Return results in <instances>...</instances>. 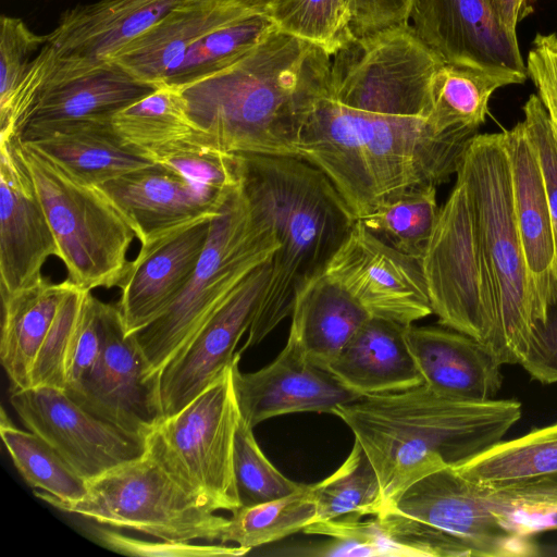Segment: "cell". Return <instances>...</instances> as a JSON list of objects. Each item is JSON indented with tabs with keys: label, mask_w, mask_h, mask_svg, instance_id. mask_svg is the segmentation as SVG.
<instances>
[{
	"label": "cell",
	"mask_w": 557,
	"mask_h": 557,
	"mask_svg": "<svg viewBox=\"0 0 557 557\" xmlns=\"http://www.w3.org/2000/svg\"><path fill=\"white\" fill-rule=\"evenodd\" d=\"M275 27L264 11H248L197 40L171 64L163 84L183 86L231 66Z\"/></svg>",
	"instance_id": "33"
},
{
	"label": "cell",
	"mask_w": 557,
	"mask_h": 557,
	"mask_svg": "<svg viewBox=\"0 0 557 557\" xmlns=\"http://www.w3.org/2000/svg\"><path fill=\"white\" fill-rule=\"evenodd\" d=\"M239 358L236 351L232 362L234 392L240 417L252 429L287 413H333L338 405L359 397L326 369L311 362L289 338L276 358L258 371L240 372Z\"/></svg>",
	"instance_id": "17"
},
{
	"label": "cell",
	"mask_w": 557,
	"mask_h": 557,
	"mask_svg": "<svg viewBox=\"0 0 557 557\" xmlns=\"http://www.w3.org/2000/svg\"><path fill=\"white\" fill-rule=\"evenodd\" d=\"M499 24L517 36L518 23L532 12V0H486Z\"/></svg>",
	"instance_id": "49"
},
{
	"label": "cell",
	"mask_w": 557,
	"mask_h": 557,
	"mask_svg": "<svg viewBox=\"0 0 557 557\" xmlns=\"http://www.w3.org/2000/svg\"><path fill=\"white\" fill-rule=\"evenodd\" d=\"M236 154L242 191L269 219L280 244L242 354L292 313L296 295L324 269L356 219L329 177L305 160Z\"/></svg>",
	"instance_id": "4"
},
{
	"label": "cell",
	"mask_w": 557,
	"mask_h": 557,
	"mask_svg": "<svg viewBox=\"0 0 557 557\" xmlns=\"http://www.w3.org/2000/svg\"><path fill=\"white\" fill-rule=\"evenodd\" d=\"M522 111V122L535 149L550 209L556 246L555 281L557 288V140L547 111L536 94L530 95Z\"/></svg>",
	"instance_id": "44"
},
{
	"label": "cell",
	"mask_w": 557,
	"mask_h": 557,
	"mask_svg": "<svg viewBox=\"0 0 557 557\" xmlns=\"http://www.w3.org/2000/svg\"><path fill=\"white\" fill-rule=\"evenodd\" d=\"M232 513L219 542L251 549L302 531L313 522L315 508L310 486L304 484L295 493Z\"/></svg>",
	"instance_id": "37"
},
{
	"label": "cell",
	"mask_w": 557,
	"mask_h": 557,
	"mask_svg": "<svg viewBox=\"0 0 557 557\" xmlns=\"http://www.w3.org/2000/svg\"><path fill=\"white\" fill-rule=\"evenodd\" d=\"M48 35L35 34L20 17L0 20V104L4 103L23 79L33 54L40 50Z\"/></svg>",
	"instance_id": "42"
},
{
	"label": "cell",
	"mask_w": 557,
	"mask_h": 557,
	"mask_svg": "<svg viewBox=\"0 0 557 557\" xmlns=\"http://www.w3.org/2000/svg\"><path fill=\"white\" fill-rule=\"evenodd\" d=\"M408 24L443 63L527 72L517 36L499 24L486 0H414Z\"/></svg>",
	"instance_id": "20"
},
{
	"label": "cell",
	"mask_w": 557,
	"mask_h": 557,
	"mask_svg": "<svg viewBox=\"0 0 557 557\" xmlns=\"http://www.w3.org/2000/svg\"><path fill=\"white\" fill-rule=\"evenodd\" d=\"M405 325L370 318L352 335L326 370L359 397L423 384L405 341Z\"/></svg>",
	"instance_id": "26"
},
{
	"label": "cell",
	"mask_w": 557,
	"mask_h": 557,
	"mask_svg": "<svg viewBox=\"0 0 557 557\" xmlns=\"http://www.w3.org/2000/svg\"><path fill=\"white\" fill-rule=\"evenodd\" d=\"M87 290L73 285L64 296L36 357L32 386L66 388L67 360Z\"/></svg>",
	"instance_id": "41"
},
{
	"label": "cell",
	"mask_w": 557,
	"mask_h": 557,
	"mask_svg": "<svg viewBox=\"0 0 557 557\" xmlns=\"http://www.w3.org/2000/svg\"><path fill=\"white\" fill-rule=\"evenodd\" d=\"M183 0H98L64 11L47 44L62 60L99 63Z\"/></svg>",
	"instance_id": "24"
},
{
	"label": "cell",
	"mask_w": 557,
	"mask_h": 557,
	"mask_svg": "<svg viewBox=\"0 0 557 557\" xmlns=\"http://www.w3.org/2000/svg\"><path fill=\"white\" fill-rule=\"evenodd\" d=\"M58 244L32 176L16 147V136L0 139V290L1 298L30 285Z\"/></svg>",
	"instance_id": "16"
},
{
	"label": "cell",
	"mask_w": 557,
	"mask_h": 557,
	"mask_svg": "<svg viewBox=\"0 0 557 557\" xmlns=\"http://www.w3.org/2000/svg\"><path fill=\"white\" fill-rule=\"evenodd\" d=\"M271 261L249 273L161 371L164 418L184 408L231 366L236 346L249 331L263 298L271 276Z\"/></svg>",
	"instance_id": "15"
},
{
	"label": "cell",
	"mask_w": 557,
	"mask_h": 557,
	"mask_svg": "<svg viewBox=\"0 0 557 557\" xmlns=\"http://www.w3.org/2000/svg\"><path fill=\"white\" fill-rule=\"evenodd\" d=\"M0 435L11 459L38 498L77 502L88 493V481L44 438L13 425L2 411Z\"/></svg>",
	"instance_id": "34"
},
{
	"label": "cell",
	"mask_w": 557,
	"mask_h": 557,
	"mask_svg": "<svg viewBox=\"0 0 557 557\" xmlns=\"http://www.w3.org/2000/svg\"><path fill=\"white\" fill-rule=\"evenodd\" d=\"M356 37L409 21L414 0H346Z\"/></svg>",
	"instance_id": "47"
},
{
	"label": "cell",
	"mask_w": 557,
	"mask_h": 557,
	"mask_svg": "<svg viewBox=\"0 0 557 557\" xmlns=\"http://www.w3.org/2000/svg\"><path fill=\"white\" fill-rule=\"evenodd\" d=\"M250 10L220 0H183L108 61L159 87L171 64L197 40Z\"/></svg>",
	"instance_id": "25"
},
{
	"label": "cell",
	"mask_w": 557,
	"mask_h": 557,
	"mask_svg": "<svg viewBox=\"0 0 557 557\" xmlns=\"http://www.w3.org/2000/svg\"><path fill=\"white\" fill-rule=\"evenodd\" d=\"M110 123L126 146L153 162L187 144L208 147L205 134L188 112L181 88L175 85H160L116 112Z\"/></svg>",
	"instance_id": "31"
},
{
	"label": "cell",
	"mask_w": 557,
	"mask_h": 557,
	"mask_svg": "<svg viewBox=\"0 0 557 557\" xmlns=\"http://www.w3.org/2000/svg\"><path fill=\"white\" fill-rule=\"evenodd\" d=\"M57 54L46 44L33 59L10 98L0 104V139L20 136L55 66Z\"/></svg>",
	"instance_id": "43"
},
{
	"label": "cell",
	"mask_w": 557,
	"mask_h": 557,
	"mask_svg": "<svg viewBox=\"0 0 557 557\" xmlns=\"http://www.w3.org/2000/svg\"><path fill=\"white\" fill-rule=\"evenodd\" d=\"M323 271L371 318L407 326L432 313L420 262L380 239L359 220Z\"/></svg>",
	"instance_id": "13"
},
{
	"label": "cell",
	"mask_w": 557,
	"mask_h": 557,
	"mask_svg": "<svg viewBox=\"0 0 557 557\" xmlns=\"http://www.w3.org/2000/svg\"><path fill=\"white\" fill-rule=\"evenodd\" d=\"M263 11L278 29L331 57L356 37L346 0H270Z\"/></svg>",
	"instance_id": "39"
},
{
	"label": "cell",
	"mask_w": 557,
	"mask_h": 557,
	"mask_svg": "<svg viewBox=\"0 0 557 557\" xmlns=\"http://www.w3.org/2000/svg\"><path fill=\"white\" fill-rule=\"evenodd\" d=\"M454 469L486 487L557 473V422L500 441Z\"/></svg>",
	"instance_id": "32"
},
{
	"label": "cell",
	"mask_w": 557,
	"mask_h": 557,
	"mask_svg": "<svg viewBox=\"0 0 557 557\" xmlns=\"http://www.w3.org/2000/svg\"><path fill=\"white\" fill-rule=\"evenodd\" d=\"M10 403L24 426L48 442L87 481L147 451L146 437L91 414L65 389H14Z\"/></svg>",
	"instance_id": "12"
},
{
	"label": "cell",
	"mask_w": 557,
	"mask_h": 557,
	"mask_svg": "<svg viewBox=\"0 0 557 557\" xmlns=\"http://www.w3.org/2000/svg\"><path fill=\"white\" fill-rule=\"evenodd\" d=\"M476 134H440L424 117L350 109L326 86L300 128L297 151L329 177L359 220L411 187L448 182Z\"/></svg>",
	"instance_id": "1"
},
{
	"label": "cell",
	"mask_w": 557,
	"mask_h": 557,
	"mask_svg": "<svg viewBox=\"0 0 557 557\" xmlns=\"http://www.w3.org/2000/svg\"><path fill=\"white\" fill-rule=\"evenodd\" d=\"M391 510L455 537L478 557L539 555L533 537L506 529L490 508L482 486L453 467L434 471L411 484Z\"/></svg>",
	"instance_id": "14"
},
{
	"label": "cell",
	"mask_w": 557,
	"mask_h": 557,
	"mask_svg": "<svg viewBox=\"0 0 557 557\" xmlns=\"http://www.w3.org/2000/svg\"><path fill=\"white\" fill-rule=\"evenodd\" d=\"M504 139L537 330L545 324L550 308L557 302L553 221L535 149L523 122L504 131Z\"/></svg>",
	"instance_id": "21"
},
{
	"label": "cell",
	"mask_w": 557,
	"mask_h": 557,
	"mask_svg": "<svg viewBox=\"0 0 557 557\" xmlns=\"http://www.w3.org/2000/svg\"><path fill=\"white\" fill-rule=\"evenodd\" d=\"M527 78V72L504 65L442 63L432 81L429 123L440 134L476 132L485 122L492 95Z\"/></svg>",
	"instance_id": "30"
},
{
	"label": "cell",
	"mask_w": 557,
	"mask_h": 557,
	"mask_svg": "<svg viewBox=\"0 0 557 557\" xmlns=\"http://www.w3.org/2000/svg\"><path fill=\"white\" fill-rule=\"evenodd\" d=\"M405 341L422 375L435 393L468 401H486L502 387L500 367L479 341L448 327H405Z\"/></svg>",
	"instance_id": "23"
},
{
	"label": "cell",
	"mask_w": 557,
	"mask_h": 557,
	"mask_svg": "<svg viewBox=\"0 0 557 557\" xmlns=\"http://www.w3.org/2000/svg\"><path fill=\"white\" fill-rule=\"evenodd\" d=\"M95 535L106 547L132 556L145 557H208L242 556L250 549L238 545H198L169 541H145L126 536L107 528H96Z\"/></svg>",
	"instance_id": "45"
},
{
	"label": "cell",
	"mask_w": 557,
	"mask_h": 557,
	"mask_svg": "<svg viewBox=\"0 0 557 557\" xmlns=\"http://www.w3.org/2000/svg\"><path fill=\"white\" fill-rule=\"evenodd\" d=\"M240 419L231 363L184 408L153 428L146 436V453L186 491L205 497L216 510L233 512L240 507L233 465Z\"/></svg>",
	"instance_id": "10"
},
{
	"label": "cell",
	"mask_w": 557,
	"mask_h": 557,
	"mask_svg": "<svg viewBox=\"0 0 557 557\" xmlns=\"http://www.w3.org/2000/svg\"><path fill=\"white\" fill-rule=\"evenodd\" d=\"M224 2H230L234 4H238L248 9L261 10L263 11L270 0H220Z\"/></svg>",
	"instance_id": "50"
},
{
	"label": "cell",
	"mask_w": 557,
	"mask_h": 557,
	"mask_svg": "<svg viewBox=\"0 0 557 557\" xmlns=\"http://www.w3.org/2000/svg\"><path fill=\"white\" fill-rule=\"evenodd\" d=\"M252 430L240 419L234 441V476L240 507L289 495L304 485L289 480L271 463Z\"/></svg>",
	"instance_id": "40"
},
{
	"label": "cell",
	"mask_w": 557,
	"mask_h": 557,
	"mask_svg": "<svg viewBox=\"0 0 557 557\" xmlns=\"http://www.w3.org/2000/svg\"><path fill=\"white\" fill-rule=\"evenodd\" d=\"M278 247L271 222L248 203L239 186L213 219L205 250L182 293L160 318L133 334L149 371L161 373Z\"/></svg>",
	"instance_id": "5"
},
{
	"label": "cell",
	"mask_w": 557,
	"mask_h": 557,
	"mask_svg": "<svg viewBox=\"0 0 557 557\" xmlns=\"http://www.w3.org/2000/svg\"><path fill=\"white\" fill-rule=\"evenodd\" d=\"M18 137L72 176L96 186L154 163L126 146L110 122H67Z\"/></svg>",
	"instance_id": "27"
},
{
	"label": "cell",
	"mask_w": 557,
	"mask_h": 557,
	"mask_svg": "<svg viewBox=\"0 0 557 557\" xmlns=\"http://www.w3.org/2000/svg\"><path fill=\"white\" fill-rule=\"evenodd\" d=\"M156 88L111 61L85 63L57 57L55 66L21 134L67 122H110L116 112Z\"/></svg>",
	"instance_id": "22"
},
{
	"label": "cell",
	"mask_w": 557,
	"mask_h": 557,
	"mask_svg": "<svg viewBox=\"0 0 557 557\" xmlns=\"http://www.w3.org/2000/svg\"><path fill=\"white\" fill-rule=\"evenodd\" d=\"M98 187L112 200L141 244L188 223L215 218L228 197L152 163Z\"/></svg>",
	"instance_id": "19"
},
{
	"label": "cell",
	"mask_w": 557,
	"mask_h": 557,
	"mask_svg": "<svg viewBox=\"0 0 557 557\" xmlns=\"http://www.w3.org/2000/svg\"><path fill=\"white\" fill-rule=\"evenodd\" d=\"M456 177L465 183L471 198L500 301L505 341L519 364L535 333L536 321L516 223L504 132L474 135Z\"/></svg>",
	"instance_id": "8"
},
{
	"label": "cell",
	"mask_w": 557,
	"mask_h": 557,
	"mask_svg": "<svg viewBox=\"0 0 557 557\" xmlns=\"http://www.w3.org/2000/svg\"><path fill=\"white\" fill-rule=\"evenodd\" d=\"M101 300L86 292L67 360L66 389L76 386L92 369L102 349Z\"/></svg>",
	"instance_id": "46"
},
{
	"label": "cell",
	"mask_w": 557,
	"mask_h": 557,
	"mask_svg": "<svg viewBox=\"0 0 557 557\" xmlns=\"http://www.w3.org/2000/svg\"><path fill=\"white\" fill-rule=\"evenodd\" d=\"M213 219L188 223L141 244L119 286L116 306L127 334L160 318L182 293L205 250Z\"/></svg>",
	"instance_id": "18"
},
{
	"label": "cell",
	"mask_w": 557,
	"mask_h": 557,
	"mask_svg": "<svg viewBox=\"0 0 557 557\" xmlns=\"http://www.w3.org/2000/svg\"><path fill=\"white\" fill-rule=\"evenodd\" d=\"M333 414L348 425L374 467L384 513L418 480L503 441L522 408L515 399L450 398L421 384L358 397L335 407Z\"/></svg>",
	"instance_id": "3"
},
{
	"label": "cell",
	"mask_w": 557,
	"mask_h": 557,
	"mask_svg": "<svg viewBox=\"0 0 557 557\" xmlns=\"http://www.w3.org/2000/svg\"><path fill=\"white\" fill-rule=\"evenodd\" d=\"M331 58L275 27L231 66L177 87L211 149L299 159L298 135Z\"/></svg>",
	"instance_id": "2"
},
{
	"label": "cell",
	"mask_w": 557,
	"mask_h": 557,
	"mask_svg": "<svg viewBox=\"0 0 557 557\" xmlns=\"http://www.w3.org/2000/svg\"><path fill=\"white\" fill-rule=\"evenodd\" d=\"M59 510L169 542L219 541L228 521L186 491L147 453L88 481L77 502L41 498Z\"/></svg>",
	"instance_id": "9"
},
{
	"label": "cell",
	"mask_w": 557,
	"mask_h": 557,
	"mask_svg": "<svg viewBox=\"0 0 557 557\" xmlns=\"http://www.w3.org/2000/svg\"><path fill=\"white\" fill-rule=\"evenodd\" d=\"M519 364L543 384L557 383V302L545 324L534 333Z\"/></svg>",
	"instance_id": "48"
},
{
	"label": "cell",
	"mask_w": 557,
	"mask_h": 557,
	"mask_svg": "<svg viewBox=\"0 0 557 557\" xmlns=\"http://www.w3.org/2000/svg\"><path fill=\"white\" fill-rule=\"evenodd\" d=\"M16 147L55 237L67 281L88 290L120 286L136 237L127 220L98 186L72 176L18 136Z\"/></svg>",
	"instance_id": "7"
},
{
	"label": "cell",
	"mask_w": 557,
	"mask_h": 557,
	"mask_svg": "<svg viewBox=\"0 0 557 557\" xmlns=\"http://www.w3.org/2000/svg\"><path fill=\"white\" fill-rule=\"evenodd\" d=\"M309 486L315 508L312 523L347 515L364 517L383 513L377 474L356 440L339 468L321 482Z\"/></svg>",
	"instance_id": "36"
},
{
	"label": "cell",
	"mask_w": 557,
	"mask_h": 557,
	"mask_svg": "<svg viewBox=\"0 0 557 557\" xmlns=\"http://www.w3.org/2000/svg\"><path fill=\"white\" fill-rule=\"evenodd\" d=\"M102 349L69 396L91 414L146 437L163 419L160 373H151L116 305L101 302Z\"/></svg>",
	"instance_id": "11"
},
{
	"label": "cell",
	"mask_w": 557,
	"mask_h": 557,
	"mask_svg": "<svg viewBox=\"0 0 557 557\" xmlns=\"http://www.w3.org/2000/svg\"><path fill=\"white\" fill-rule=\"evenodd\" d=\"M420 265L432 313L440 324L479 341L502 364H513L475 211L465 183L458 177L440 207Z\"/></svg>",
	"instance_id": "6"
},
{
	"label": "cell",
	"mask_w": 557,
	"mask_h": 557,
	"mask_svg": "<svg viewBox=\"0 0 557 557\" xmlns=\"http://www.w3.org/2000/svg\"><path fill=\"white\" fill-rule=\"evenodd\" d=\"M72 286L67 280L52 283L41 276L2 297L0 358L12 391L32 387L36 357Z\"/></svg>",
	"instance_id": "29"
},
{
	"label": "cell",
	"mask_w": 557,
	"mask_h": 557,
	"mask_svg": "<svg viewBox=\"0 0 557 557\" xmlns=\"http://www.w3.org/2000/svg\"><path fill=\"white\" fill-rule=\"evenodd\" d=\"M482 491L492 511L510 532L533 537L557 530V473L497 487L482 486Z\"/></svg>",
	"instance_id": "38"
},
{
	"label": "cell",
	"mask_w": 557,
	"mask_h": 557,
	"mask_svg": "<svg viewBox=\"0 0 557 557\" xmlns=\"http://www.w3.org/2000/svg\"><path fill=\"white\" fill-rule=\"evenodd\" d=\"M288 337L314 364L326 369L371 317L323 270L296 295Z\"/></svg>",
	"instance_id": "28"
},
{
	"label": "cell",
	"mask_w": 557,
	"mask_h": 557,
	"mask_svg": "<svg viewBox=\"0 0 557 557\" xmlns=\"http://www.w3.org/2000/svg\"><path fill=\"white\" fill-rule=\"evenodd\" d=\"M438 211L436 186L419 185L382 202L359 221L380 239L420 262Z\"/></svg>",
	"instance_id": "35"
}]
</instances>
